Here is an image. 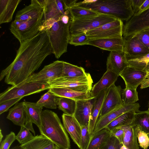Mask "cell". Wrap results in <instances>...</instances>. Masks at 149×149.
<instances>
[{"instance_id":"cell-48","label":"cell","mask_w":149,"mask_h":149,"mask_svg":"<svg viewBox=\"0 0 149 149\" xmlns=\"http://www.w3.org/2000/svg\"><path fill=\"white\" fill-rule=\"evenodd\" d=\"M145 0H131L132 8L134 15L138 11Z\"/></svg>"},{"instance_id":"cell-55","label":"cell","mask_w":149,"mask_h":149,"mask_svg":"<svg viewBox=\"0 0 149 149\" xmlns=\"http://www.w3.org/2000/svg\"><path fill=\"white\" fill-rule=\"evenodd\" d=\"M10 149H22V148L20 146H17L14 147H13V148H11Z\"/></svg>"},{"instance_id":"cell-41","label":"cell","mask_w":149,"mask_h":149,"mask_svg":"<svg viewBox=\"0 0 149 149\" xmlns=\"http://www.w3.org/2000/svg\"><path fill=\"white\" fill-rule=\"evenodd\" d=\"M137 137L139 146L143 149H147L149 146V137L145 132L138 127Z\"/></svg>"},{"instance_id":"cell-7","label":"cell","mask_w":149,"mask_h":149,"mask_svg":"<svg viewBox=\"0 0 149 149\" xmlns=\"http://www.w3.org/2000/svg\"><path fill=\"white\" fill-rule=\"evenodd\" d=\"M49 88L48 83L32 82L24 83L18 86H12L0 94V103L13 99L23 97Z\"/></svg>"},{"instance_id":"cell-13","label":"cell","mask_w":149,"mask_h":149,"mask_svg":"<svg viewBox=\"0 0 149 149\" xmlns=\"http://www.w3.org/2000/svg\"><path fill=\"white\" fill-rule=\"evenodd\" d=\"M140 107L138 103L123 104L120 107L98 118L93 134L104 128L116 118L126 112L132 110H134L136 113L139 112Z\"/></svg>"},{"instance_id":"cell-25","label":"cell","mask_w":149,"mask_h":149,"mask_svg":"<svg viewBox=\"0 0 149 149\" xmlns=\"http://www.w3.org/2000/svg\"><path fill=\"white\" fill-rule=\"evenodd\" d=\"M21 0H0V24L10 22Z\"/></svg>"},{"instance_id":"cell-27","label":"cell","mask_w":149,"mask_h":149,"mask_svg":"<svg viewBox=\"0 0 149 149\" xmlns=\"http://www.w3.org/2000/svg\"><path fill=\"white\" fill-rule=\"evenodd\" d=\"M7 118L15 125H24L26 120V112L24 102L17 103L9 110Z\"/></svg>"},{"instance_id":"cell-54","label":"cell","mask_w":149,"mask_h":149,"mask_svg":"<svg viewBox=\"0 0 149 149\" xmlns=\"http://www.w3.org/2000/svg\"><path fill=\"white\" fill-rule=\"evenodd\" d=\"M120 149H128L127 147L123 144L121 147Z\"/></svg>"},{"instance_id":"cell-6","label":"cell","mask_w":149,"mask_h":149,"mask_svg":"<svg viewBox=\"0 0 149 149\" xmlns=\"http://www.w3.org/2000/svg\"><path fill=\"white\" fill-rule=\"evenodd\" d=\"M93 80L90 74L87 73L84 76L74 77H62L47 82L50 88H67L83 92H91Z\"/></svg>"},{"instance_id":"cell-42","label":"cell","mask_w":149,"mask_h":149,"mask_svg":"<svg viewBox=\"0 0 149 149\" xmlns=\"http://www.w3.org/2000/svg\"><path fill=\"white\" fill-rule=\"evenodd\" d=\"M81 149H86L91 136L89 132L88 126L81 127Z\"/></svg>"},{"instance_id":"cell-19","label":"cell","mask_w":149,"mask_h":149,"mask_svg":"<svg viewBox=\"0 0 149 149\" xmlns=\"http://www.w3.org/2000/svg\"><path fill=\"white\" fill-rule=\"evenodd\" d=\"M128 65L124 51L110 52L107 58V70L119 75L124 69Z\"/></svg>"},{"instance_id":"cell-3","label":"cell","mask_w":149,"mask_h":149,"mask_svg":"<svg viewBox=\"0 0 149 149\" xmlns=\"http://www.w3.org/2000/svg\"><path fill=\"white\" fill-rule=\"evenodd\" d=\"M39 129L41 134L60 149L70 148V141L66 131L54 112L48 110L43 111Z\"/></svg>"},{"instance_id":"cell-28","label":"cell","mask_w":149,"mask_h":149,"mask_svg":"<svg viewBox=\"0 0 149 149\" xmlns=\"http://www.w3.org/2000/svg\"><path fill=\"white\" fill-rule=\"evenodd\" d=\"M26 118L36 125L38 128L41 125V117L43 107L38 106L36 103L24 102Z\"/></svg>"},{"instance_id":"cell-38","label":"cell","mask_w":149,"mask_h":149,"mask_svg":"<svg viewBox=\"0 0 149 149\" xmlns=\"http://www.w3.org/2000/svg\"><path fill=\"white\" fill-rule=\"evenodd\" d=\"M126 59L129 66L146 71L149 68V53L139 57Z\"/></svg>"},{"instance_id":"cell-31","label":"cell","mask_w":149,"mask_h":149,"mask_svg":"<svg viewBox=\"0 0 149 149\" xmlns=\"http://www.w3.org/2000/svg\"><path fill=\"white\" fill-rule=\"evenodd\" d=\"M52 143L49 139L40 134L35 136L31 140L20 146L22 149H42Z\"/></svg>"},{"instance_id":"cell-57","label":"cell","mask_w":149,"mask_h":149,"mask_svg":"<svg viewBox=\"0 0 149 149\" xmlns=\"http://www.w3.org/2000/svg\"><path fill=\"white\" fill-rule=\"evenodd\" d=\"M148 111H149V107H148Z\"/></svg>"},{"instance_id":"cell-29","label":"cell","mask_w":149,"mask_h":149,"mask_svg":"<svg viewBox=\"0 0 149 149\" xmlns=\"http://www.w3.org/2000/svg\"><path fill=\"white\" fill-rule=\"evenodd\" d=\"M111 136L110 132L106 128L93 134L86 149H102Z\"/></svg>"},{"instance_id":"cell-1","label":"cell","mask_w":149,"mask_h":149,"mask_svg":"<svg viewBox=\"0 0 149 149\" xmlns=\"http://www.w3.org/2000/svg\"><path fill=\"white\" fill-rule=\"evenodd\" d=\"M52 54V47L47 31H40L32 38L20 44L14 60L1 72L0 81L5 78L6 84L19 86Z\"/></svg>"},{"instance_id":"cell-45","label":"cell","mask_w":149,"mask_h":149,"mask_svg":"<svg viewBox=\"0 0 149 149\" xmlns=\"http://www.w3.org/2000/svg\"><path fill=\"white\" fill-rule=\"evenodd\" d=\"M16 139L15 133L11 132L6 136L5 139L1 143L0 149H9L12 143Z\"/></svg>"},{"instance_id":"cell-20","label":"cell","mask_w":149,"mask_h":149,"mask_svg":"<svg viewBox=\"0 0 149 149\" xmlns=\"http://www.w3.org/2000/svg\"><path fill=\"white\" fill-rule=\"evenodd\" d=\"M67 11V10H65L63 0H47L44 8L42 23L49 19L60 17L65 15Z\"/></svg>"},{"instance_id":"cell-32","label":"cell","mask_w":149,"mask_h":149,"mask_svg":"<svg viewBox=\"0 0 149 149\" xmlns=\"http://www.w3.org/2000/svg\"><path fill=\"white\" fill-rule=\"evenodd\" d=\"M67 10L70 13L72 19L83 18L93 17L100 14L90 9L74 5Z\"/></svg>"},{"instance_id":"cell-40","label":"cell","mask_w":149,"mask_h":149,"mask_svg":"<svg viewBox=\"0 0 149 149\" xmlns=\"http://www.w3.org/2000/svg\"><path fill=\"white\" fill-rule=\"evenodd\" d=\"M24 125L21 127L19 132L16 136V139L21 144L27 143L34 137Z\"/></svg>"},{"instance_id":"cell-18","label":"cell","mask_w":149,"mask_h":149,"mask_svg":"<svg viewBox=\"0 0 149 149\" xmlns=\"http://www.w3.org/2000/svg\"><path fill=\"white\" fill-rule=\"evenodd\" d=\"M88 45L110 52L124 51L123 37L90 39Z\"/></svg>"},{"instance_id":"cell-35","label":"cell","mask_w":149,"mask_h":149,"mask_svg":"<svg viewBox=\"0 0 149 149\" xmlns=\"http://www.w3.org/2000/svg\"><path fill=\"white\" fill-rule=\"evenodd\" d=\"M58 98L49 90L41 96L36 103L43 107L56 109L58 106Z\"/></svg>"},{"instance_id":"cell-51","label":"cell","mask_w":149,"mask_h":149,"mask_svg":"<svg viewBox=\"0 0 149 149\" xmlns=\"http://www.w3.org/2000/svg\"><path fill=\"white\" fill-rule=\"evenodd\" d=\"M141 88L143 89L149 87V77L145 79L141 84Z\"/></svg>"},{"instance_id":"cell-58","label":"cell","mask_w":149,"mask_h":149,"mask_svg":"<svg viewBox=\"0 0 149 149\" xmlns=\"http://www.w3.org/2000/svg\"></svg>"},{"instance_id":"cell-10","label":"cell","mask_w":149,"mask_h":149,"mask_svg":"<svg viewBox=\"0 0 149 149\" xmlns=\"http://www.w3.org/2000/svg\"><path fill=\"white\" fill-rule=\"evenodd\" d=\"M123 24L118 19L86 32L90 39L123 37Z\"/></svg>"},{"instance_id":"cell-56","label":"cell","mask_w":149,"mask_h":149,"mask_svg":"<svg viewBox=\"0 0 149 149\" xmlns=\"http://www.w3.org/2000/svg\"><path fill=\"white\" fill-rule=\"evenodd\" d=\"M54 149H60V148L58 147L56 145Z\"/></svg>"},{"instance_id":"cell-24","label":"cell","mask_w":149,"mask_h":149,"mask_svg":"<svg viewBox=\"0 0 149 149\" xmlns=\"http://www.w3.org/2000/svg\"><path fill=\"white\" fill-rule=\"evenodd\" d=\"M49 90L58 97L69 98L76 101L94 98L91 96V92H81L67 88H51Z\"/></svg>"},{"instance_id":"cell-17","label":"cell","mask_w":149,"mask_h":149,"mask_svg":"<svg viewBox=\"0 0 149 149\" xmlns=\"http://www.w3.org/2000/svg\"><path fill=\"white\" fill-rule=\"evenodd\" d=\"M63 126L78 147L81 149V126L73 116L63 113L62 116Z\"/></svg>"},{"instance_id":"cell-23","label":"cell","mask_w":149,"mask_h":149,"mask_svg":"<svg viewBox=\"0 0 149 149\" xmlns=\"http://www.w3.org/2000/svg\"><path fill=\"white\" fill-rule=\"evenodd\" d=\"M108 89L102 91L94 98L88 125L89 132L91 136L94 133L103 102Z\"/></svg>"},{"instance_id":"cell-44","label":"cell","mask_w":149,"mask_h":149,"mask_svg":"<svg viewBox=\"0 0 149 149\" xmlns=\"http://www.w3.org/2000/svg\"><path fill=\"white\" fill-rule=\"evenodd\" d=\"M134 35L139 39L149 51V29L143 30Z\"/></svg>"},{"instance_id":"cell-11","label":"cell","mask_w":149,"mask_h":149,"mask_svg":"<svg viewBox=\"0 0 149 149\" xmlns=\"http://www.w3.org/2000/svg\"><path fill=\"white\" fill-rule=\"evenodd\" d=\"M149 29V9L137 15H133L123 25V37L134 35Z\"/></svg>"},{"instance_id":"cell-14","label":"cell","mask_w":149,"mask_h":149,"mask_svg":"<svg viewBox=\"0 0 149 149\" xmlns=\"http://www.w3.org/2000/svg\"><path fill=\"white\" fill-rule=\"evenodd\" d=\"M123 38L126 58L139 57L149 53V51L135 36L123 37Z\"/></svg>"},{"instance_id":"cell-8","label":"cell","mask_w":149,"mask_h":149,"mask_svg":"<svg viewBox=\"0 0 149 149\" xmlns=\"http://www.w3.org/2000/svg\"><path fill=\"white\" fill-rule=\"evenodd\" d=\"M117 19L111 16L102 14L90 17L72 19L69 28L70 35L86 32Z\"/></svg>"},{"instance_id":"cell-26","label":"cell","mask_w":149,"mask_h":149,"mask_svg":"<svg viewBox=\"0 0 149 149\" xmlns=\"http://www.w3.org/2000/svg\"><path fill=\"white\" fill-rule=\"evenodd\" d=\"M120 127L125 132L123 144L128 149H139L137 139L138 127L134 124V122L131 124Z\"/></svg>"},{"instance_id":"cell-47","label":"cell","mask_w":149,"mask_h":149,"mask_svg":"<svg viewBox=\"0 0 149 149\" xmlns=\"http://www.w3.org/2000/svg\"><path fill=\"white\" fill-rule=\"evenodd\" d=\"M111 135L116 137L122 143L124 136L125 132L121 127L113 128L110 131Z\"/></svg>"},{"instance_id":"cell-39","label":"cell","mask_w":149,"mask_h":149,"mask_svg":"<svg viewBox=\"0 0 149 149\" xmlns=\"http://www.w3.org/2000/svg\"><path fill=\"white\" fill-rule=\"evenodd\" d=\"M89 40L86 32H82L70 35L69 44L75 46L88 45Z\"/></svg>"},{"instance_id":"cell-12","label":"cell","mask_w":149,"mask_h":149,"mask_svg":"<svg viewBox=\"0 0 149 149\" xmlns=\"http://www.w3.org/2000/svg\"><path fill=\"white\" fill-rule=\"evenodd\" d=\"M123 89L115 84L108 89L104 98L98 118L120 107L123 104L121 97Z\"/></svg>"},{"instance_id":"cell-2","label":"cell","mask_w":149,"mask_h":149,"mask_svg":"<svg viewBox=\"0 0 149 149\" xmlns=\"http://www.w3.org/2000/svg\"><path fill=\"white\" fill-rule=\"evenodd\" d=\"M75 5L127 21L134 15L131 0H84Z\"/></svg>"},{"instance_id":"cell-36","label":"cell","mask_w":149,"mask_h":149,"mask_svg":"<svg viewBox=\"0 0 149 149\" xmlns=\"http://www.w3.org/2000/svg\"><path fill=\"white\" fill-rule=\"evenodd\" d=\"M58 106L64 113L73 116L76 107V101L69 98L59 97Z\"/></svg>"},{"instance_id":"cell-52","label":"cell","mask_w":149,"mask_h":149,"mask_svg":"<svg viewBox=\"0 0 149 149\" xmlns=\"http://www.w3.org/2000/svg\"><path fill=\"white\" fill-rule=\"evenodd\" d=\"M56 145L53 143L45 146L42 149H54Z\"/></svg>"},{"instance_id":"cell-50","label":"cell","mask_w":149,"mask_h":149,"mask_svg":"<svg viewBox=\"0 0 149 149\" xmlns=\"http://www.w3.org/2000/svg\"><path fill=\"white\" fill-rule=\"evenodd\" d=\"M65 10H67L70 7L74 5L78 1L77 0H63Z\"/></svg>"},{"instance_id":"cell-43","label":"cell","mask_w":149,"mask_h":149,"mask_svg":"<svg viewBox=\"0 0 149 149\" xmlns=\"http://www.w3.org/2000/svg\"><path fill=\"white\" fill-rule=\"evenodd\" d=\"M123 144L116 137L111 135L102 149H120Z\"/></svg>"},{"instance_id":"cell-5","label":"cell","mask_w":149,"mask_h":149,"mask_svg":"<svg viewBox=\"0 0 149 149\" xmlns=\"http://www.w3.org/2000/svg\"><path fill=\"white\" fill-rule=\"evenodd\" d=\"M43 15L38 18L26 21L14 20L10 25V31L20 43H22L32 38L40 32Z\"/></svg>"},{"instance_id":"cell-4","label":"cell","mask_w":149,"mask_h":149,"mask_svg":"<svg viewBox=\"0 0 149 149\" xmlns=\"http://www.w3.org/2000/svg\"><path fill=\"white\" fill-rule=\"evenodd\" d=\"M72 18L68 10L66 13L56 19L47 28L52 54L59 58L67 52L70 37L69 28Z\"/></svg>"},{"instance_id":"cell-46","label":"cell","mask_w":149,"mask_h":149,"mask_svg":"<svg viewBox=\"0 0 149 149\" xmlns=\"http://www.w3.org/2000/svg\"><path fill=\"white\" fill-rule=\"evenodd\" d=\"M22 98L13 99L0 103V114L7 111L10 107L17 103Z\"/></svg>"},{"instance_id":"cell-9","label":"cell","mask_w":149,"mask_h":149,"mask_svg":"<svg viewBox=\"0 0 149 149\" xmlns=\"http://www.w3.org/2000/svg\"><path fill=\"white\" fill-rule=\"evenodd\" d=\"M64 62L57 60L45 66L39 72L32 74L20 85L31 82L47 83L49 81L61 77Z\"/></svg>"},{"instance_id":"cell-21","label":"cell","mask_w":149,"mask_h":149,"mask_svg":"<svg viewBox=\"0 0 149 149\" xmlns=\"http://www.w3.org/2000/svg\"><path fill=\"white\" fill-rule=\"evenodd\" d=\"M44 15V9L38 5L34 0L31 1V3L18 11L15 20L26 21L38 18Z\"/></svg>"},{"instance_id":"cell-33","label":"cell","mask_w":149,"mask_h":149,"mask_svg":"<svg viewBox=\"0 0 149 149\" xmlns=\"http://www.w3.org/2000/svg\"><path fill=\"white\" fill-rule=\"evenodd\" d=\"M133 122L135 125L145 132L149 137V111L136 113Z\"/></svg>"},{"instance_id":"cell-37","label":"cell","mask_w":149,"mask_h":149,"mask_svg":"<svg viewBox=\"0 0 149 149\" xmlns=\"http://www.w3.org/2000/svg\"><path fill=\"white\" fill-rule=\"evenodd\" d=\"M125 88L122 92V100L124 104L136 103L139 100L137 88L129 86L126 84Z\"/></svg>"},{"instance_id":"cell-30","label":"cell","mask_w":149,"mask_h":149,"mask_svg":"<svg viewBox=\"0 0 149 149\" xmlns=\"http://www.w3.org/2000/svg\"><path fill=\"white\" fill-rule=\"evenodd\" d=\"M136 113L134 110L126 112L116 118L105 128L110 131L116 127L131 124L133 123Z\"/></svg>"},{"instance_id":"cell-15","label":"cell","mask_w":149,"mask_h":149,"mask_svg":"<svg viewBox=\"0 0 149 149\" xmlns=\"http://www.w3.org/2000/svg\"><path fill=\"white\" fill-rule=\"evenodd\" d=\"M148 73L145 70L137 69L128 65L119 74L125 84L132 87L137 88L147 79Z\"/></svg>"},{"instance_id":"cell-16","label":"cell","mask_w":149,"mask_h":149,"mask_svg":"<svg viewBox=\"0 0 149 149\" xmlns=\"http://www.w3.org/2000/svg\"><path fill=\"white\" fill-rule=\"evenodd\" d=\"M94 98L76 101L73 116L81 127L88 125Z\"/></svg>"},{"instance_id":"cell-22","label":"cell","mask_w":149,"mask_h":149,"mask_svg":"<svg viewBox=\"0 0 149 149\" xmlns=\"http://www.w3.org/2000/svg\"><path fill=\"white\" fill-rule=\"evenodd\" d=\"M119 76L118 74L107 70L100 80L92 87L91 91V96L95 98L103 91L109 88L115 84Z\"/></svg>"},{"instance_id":"cell-34","label":"cell","mask_w":149,"mask_h":149,"mask_svg":"<svg viewBox=\"0 0 149 149\" xmlns=\"http://www.w3.org/2000/svg\"><path fill=\"white\" fill-rule=\"evenodd\" d=\"M87 73L83 68L64 62L63 71L61 77H78L84 76Z\"/></svg>"},{"instance_id":"cell-49","label":"cell","mask_w":149,"mask_h":149,"mask_svg":"<svg viewBox=\"0 0 149 149\" xmlns=\"http://www.w3.org/2000/svg\"><path fill=\"white\" fill-rule=\"evenodd\" d=\"M149 9V0H145L138 11L134 15H138Z\"/></svg>"},{"instance_id":"cell-53","label":"cell","mask_w":149,"mask_h":149,"mask_svg":"<svg viewBox=\"0 0 149 149\" xmlns=\"http://www.w3.org/2000/svg\"><path fill=\"white\" fill-rule=\"evenodd\" d=\"M3 137V135L1 133V130L0 129V142L1 143V140L2 139Z\"/></svg>"}]
</instances>
